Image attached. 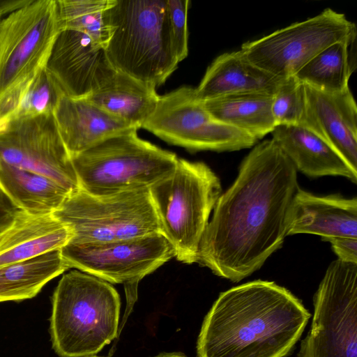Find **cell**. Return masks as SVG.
Here are the masks:
<instances>
[{"label": "cell", "mask_w": 357, "mask_h": 357, "mask_svg": "<svg viewBox=\"0 0 357 357\" xmlns=\"http://www.w3.org/2000/svg\"><path fill=\"white\" fill-rule=\"evenodd\" d=\"M297 170L273 139L257 144L232 185L218 199L197 263L238 282L282 245L299 189Z\"/></svg>", "instance_id": "obj_1"}, {"label": "cell", "mask_w": 357, "mask_h": 357, "mask_svg": "<svg viewBox=\"0 0 357 357\" xmlns=\"http://www.w3.org/2000/svg\"><path fill=\"white\" fill-rule=\"evenodd\" d=\"M311 314L289 290L257 280L221 292L203 321L197 357H287Z\"/></svg>", "instance_id": "obj_2"}, {"label": "cell", "mask_w": 357, "mask_h": 357, "mask_svg": "<svg viewBox=\"0 0 357 357\" xmlns=\"http://www.w3.org/2000/svg\"><path fill=\"white\" fill-rule=\"evenodd\" d=\"M104 20L105 49L116 71L156 88L176 69L167 0H113Z\"/></svg>", "instance_id": "obj_3"}, {"label": "cell", "mask_w": 357, "mask_h": 357, "mask_svg": "<svg viewBox=\"0 0 357 357\" xmlns=\"http://www.w3.org/2000/svg\"><path fill=\"white\" fill-rule=\"evenodd\" d=\"M50 332L61 357H88L116 338L121 299L107 282L79 270L64 274L52 298Z\"/></svg>", "instance_id": "obj_4"}, {"label": "cell", "mask_w": 357, "mask_h": 357, "mask_svg": "<svg viewBox=\"0 0 357 357\" xmlns=\"http://www.w3.org/2000/svg\"><path fill=\"white\" fill-rule=\"evenodd\" d=\"M160 233L174 257L196 263L209 217L222 194L216 174L204 162L178 158L174 170L149 188Z\"/></svg>", "instance_id": "obj_5"}, {"label": "cell", "mask_w": 357, "mask_h": 357, "mask_svg": "<svg viewBox=\"0 0 357 357\" xmlns=\"http://www.w3.org/2000/svg\"><path fill=\"white\" fill-rule=\"evenodd\" d=\"M137 131L111 137L72 157L81 189L104 195L149 188L174 170L177 155L141 139Z\"/></svg>", "instance_id": "obj_6"}, {"label": "cell", "mask_w": 357, "mask_h": 357, "mask_svg": "<svg viewBox=\"0 0 357 357\" xmlns=\"http://www.w3.org/2000/svg\"><path fill=\"white\" fill-rule=\"evenodd\" d=\"M52 213L70 229L71 244H98L160 233L149 188L104 195L79 188Z\"/></svg>", "instance_id": "obj_7"}, {"label": "cell", "mask_w": 357, "mask_h": 357, "mask_svg": "<svg viewBox=\"0 0 357 357\" xmlns=\"http://www.w3.org/2000/svg\"><path fill=\"white\" fill-rule=\"evenodd\" d=\"M313 305L312 324L298 357H357V264L333 261Z\"/></svg>", "instance_id": "obj_8"}, {"label": "cell", "mask_w": 357, "mask_h": 357, "mask_svg": "<svg viewBox=\"0 0 357 357\" xmlns=\"http://www.w3.org/2000/svg\"><path fill=\"white\" fill-rule=\"evenodd\" d=\"M142 128L169 144L192 152L238 151L252 147L257 141L214 119L197 98L195 88L188 86L160 96Z\"/></svg>", "instance_id": "obj_9"}, {"label": "cell", "mask_w": 357, "mask_h": 357, "mask_svg": "<svg viewBox=\"0 0 357 357\" xmlns=\"http://www.w3.org/2000/svg\"><path fill=\"white\" fill-rule=\"evenodd\" d=\"M61 255L74 268L107 282L123 284L126 316L137 298L139 282L174 257L170 243L160 233L98 244L68 243Z\"/></svg>", "instance_id": "obj_10"}, {"label": "cell", "mask_w": 357, "mask_h": 357, "mask_svg": "<svg viewBox=\"0 0 357 357\" xmlns=\"http://www.w3.org/2000/svg\"><path fill=\"white\" fill-rule=\"evenodd\" d=\"M60 31L56 0H31L0 21V97L46 67Z\"/></svg>", "instance_id": "obj_11"}, {"label": "cell", "mask_w": 357, "mask_h": 357, "mask_svg": "<svg viewBox=\"0 0 357 357\" xmlns=\"http://www.w3.org/2000/svg\"><path fill=\"white\" fill-rule=\"evenodd\" d=\"M344 14L327 8L318 15L252 41L240 49L255 65L280 79L294 75L330 45L356 35Z\"/></svg>", "instance_id": "obj_12"}, {"label": "cell", "mask_w": 357, "mask_h": 357, "mask_svg": "<svg viewBox=\"0 0 357 357\" xmlns=\"http://www.w3.org/2000/svg\"><path fill=\"white\" fill-rule=\"evenodd\" d=\"M0 159L47 176L69 192L79 188L53 113L17 119L0 127Z\"/></svg>", "instance_id": "obj_13"}, {"label": "cell", "mask_w": 357, "mask_h": 357, "mask_svg": "<svg viewBox=\"0 0 357 357\" xmlns=\"http://www.w3.org/2000/svg\"><path fill=\"white\" fill-rule=\"evenodd\" d=\"M45 68L63 95L74 98H87L116 72L103 46L68 29L59 33Z\"/></svg>", "instance_id": "obj_14"}, {"label": "cell", "mask_w": 357, "mask_h": 357, "mask_svg": "<svg viewBox=\"0 0 357 357\" xmlns=\"http://www.w3.org/2000/svg\"><path fill=\"white\" fill-rule=\"evenodd\" d=\"M304 86L305 112L301 126L326 142L357 172V106L349 88L329 93Z\"/></svg>", "instance_id": "obj_15"}, {"label": "cell", "mask_w": 357, "mask_h": 357, "mask_svg": "<svg viewBox=\"0 0 357 357\" xmlns=\"http://www.w3.org/2000/svg\"><path fill=\"white\" fill-rule=\"evenodd\" d=\"M317 234L357 238V199L340 195L317 196L301 188L291 208L287 236Z\"/></svg>", "instance_id": "obj_16"}, {"label": "cell", "mask_w": 357, "mask_h": 357, "mask_svg": "<svg viewBox=\"0 0 357 357\" xmlns=\"http://www.w3.org/2000/svg\"><path fill=\"white\" fill-rule=\"evenodd\" d=\"M53 115L71 158L107 138L137 129L86 98L63 96L56 104Z\"/></svg>", "instance_id": "obj_17"}, {"label": "cell", "mask_w": 357, "mask_h": 357, "mask_svg": "<svg viewBox=\"0 0 357 357\" xmlns=\"http://www.w3.org/2000/svg\"><path fill=\"white\" fill-rule=\"evenodd\" d=\"M71 236L68 227L53 213L33 214L20 209L0 231V267L61 250Z\"/></svg>", "instance_id": "obj_18"}, {"label": "cell", "mask_w": 357, "mask_h": 357, "mask_svg": "<svg viewBox=\"0 0 357 357\" xmlns=\"http://www.w3.org/2000/svg\"><path fill=\"white\" fill-rule=\"evenodd\" d=\"M271 134L297 172L312 178L340 176L356 183L357 172L331 146L307 128L278 126Z\"/></svg>", "instance_id": "obj_19"}, {"label": "cell", "mask_w": 357, "mask_h": 357, "mask_svg": "<svg viewBox=\"0 0 357 357\" xmlns=\"http://www.w3.org/2000/svg\"><path fill=\"white\" fill-rule=\"evenodd\" d=\"M280 79L261 69L241 52H225L208 66L195 95L202 102L232 94H273Z\"/></svg>", "instance_id": "obj_20"}, {"label": "cell", "mask_w": 357, "mask_h": 357, "mask_svg": "<svg viewBox=\"0 0 357 357\" xmlns=\"http://www.w3.org/2000/svg\"><path fill=\"white\" fill-rule=\"evenodd\" d=\"M159 96L155 88L116 70L86 98L139 129L153 112Z\"/></svg>", "instance_id": "obj_21"}, {"label": "cell", "mask_w": 357, "mask_h": 357, "mask_svg": "<svg viewBox=\"0 0 357 357\" xmlns=\"http://www.w3.org/2000/svg\"><path fill=\"white\" fill-rule=\"evenodd\" d=\"M0 188L20 209L33 214L52 213L70 193L47 176L1 159Z\"/></svg>", "instance_id": "obj_22"}, {"label": "cell", "mask_w": 357, "mask_h": 357, "mask_svg": "<svg viewBox=\"0 0 357 357\" xmlns=\"http://www.w3.org/2000/svg\"><path fill=\"white\" fill-rule=\"evenodd\" d=\"M272 101V94L252 92L222 96L202 102L214 119L257 140L271 133L276 126Z\"/></svg>", "instance_id": "obj_23"}, {"label": "cell", "mask_w": 357, "mask_h": 357, "mask_svg": "<svg viewBox=\"0 0 357 357\" xmlns=\"http://www.w3.org/2000/svg\"><path fill=\"white\" fill-rule=\"evenodd\" d=\"M68 269L61 250L1 266L0 303L33 298L47 283Z\"/></svg>", "instance_id": "obj_24"}, {"label": "cell", "mask_w": 357, "mask_h": 357, "mask_svg": "<svg viewBox=\"0 0 357 357\" xmlns=\"http://www.w3.org/2000/svg\"><path fill=\"white\" fill-rule=\"evenodd\" d=\"M355 39L356 35L326 47L294 76L302 83L325 92L336 93L348 89L354 68L349 47Z\"/></svg>", "instance_id": "obj_25"}, {"label": "cell", "mask_w": 357, "mask_h": 357, "mask_svg": "<svg viewBox=\"0 0 357 357\" xmlns=\"http://www.w3.org/2000/svg\"><path fill=\"white\" fill-rule=\"evenodd\" d=\"M113 0H56L61 31L73 29L105 47L109 38L105 11Z\"/></svg>", "instance_id": "obj_26"}, {"label": "cell", "mask_w": 357, "mask_h": 357, "mask_svg": "<svg viewBox=\"0 0 357 357\" xmlns=\"http://www.w3.org/2000/svg\"><path fill=\"white\" fill-rule=\"evenodd\" d=\"M63 96L61 90L45 68L24 84L15 119L53 113Z\"/></svg>", "instance_id": "obj_27"}, {"label": "cell", "mask_w": 357, "mask_h": 357, "mask_svg": "<svg viewBox=\"0 0 357 357\" xmlns=\"http://www.w3.org/2000/svg\"><path fill=\"white\" fill-rule=\"evenodd\" d=\"M305 112L304 84L294 75L280 79L273 94L272 114L275 126H301Z\"/></svg>", "instance_id": "obj_28"}, {"label": "cell", "mask_w": 357, "mask_h": 357, "mask_svg": "<svg viewBox=\"0 0 357 357\" xmlns=\"http://www.w3.org/2000/svg\"><path fill=\"white\" fill-rule=\"evenodd\" d=\"M172 40L178 62L188 54V10L189 0H167Z\"/></svg>", "instance_id": "obj_29"}, {"label": "cell", "mask_w": 357, "mask_h": 357, "mask_svg": "<svg viewBox=\"0 0 357 357\" xmlns=\"http://www.w3.org/2000/svg\"><path fill=\"white\" fill-rule=\"evenodd\" d=\"M325 241L331 243L332 249L339 260L357 264V238L336 237L328 238Z\"/></svg>", "instance_id": "obj_30"}, {"label": "cell", "mask_w": 357, "mask_h": 357, "mask_svg": "<svg viewBox=\"0 0 357 357\" xmlns=\"http://www.w3.org/2000/svg\"><path fill=\"white\" fill-rule=\"evenodd\" d=\"M19 210L0 188V231L9 225Z\"/></svg>", "instance_id": "obj_31"}, {"label": "cell", "mask_w": 357, "mask_h": 357, "mask_svg": "<svg viewBox=\"0 0 357 357\" xmlns=\"http://www.w3.org/2000/svg\"><path fill=\"white\" fill-rule=\"evenodd\" d=\"M31 0H0V21L9 13L26 5Z\"/></svg>", "instance_id": "obj_32"}, {"label": "cell", "mask_w": 357, "mask_h": 357, "mask_svg": "<svg viewBox=\"0 0 357 357\" xmlns=\"http://www.w3.org/2000/svg\"><path fill=\"white\" fill-rule=\"evenodd\" d=\"M155 357H187L185 355L181 353H162Z\"/></svg>", "instance_id": "obj_33"}, {"label": "cell", "mask_w": 357, "mask_h": 357, "mask_svg": "<svg viewBox=\"0 0 357 357\" xmlns=\"http://www.w3.org/2000/svg\"><path fill=\"white\" fill-rule=\"evenodd\" d=\"M88 357H100V356H88Z\"/></svg>", "instance_id": "obj_34"}]
</instances>
